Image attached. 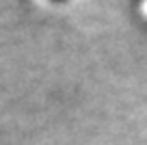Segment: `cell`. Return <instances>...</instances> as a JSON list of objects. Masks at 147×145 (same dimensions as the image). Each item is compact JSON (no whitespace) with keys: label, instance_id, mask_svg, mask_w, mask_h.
<instances>
[{"label":"cell","instance_id":"cell-1","mask_svg":"<svg viewBox=\"0 0 147 145\" xmlns=\"http://www.w3.org/2000/svg\"><path fill=\"white\" fill-rule=\"evenodd\" d=\"M54 2H61V0H54Z\"/></svg>","mask_w":147,"mask_h":145}]
</instances>
